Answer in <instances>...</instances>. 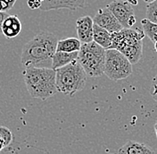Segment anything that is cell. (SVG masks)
<instances>
[{
  "mask_svg": "<svg viewBox=\"0 0 157 154\" xmlns=\"http://www.w3.org/2000/svg\"><path fill=\"white\" fill-rule=\"evenodd\" d=\"M9 14L6 12H0V35L2 34V25L5 19L8 16Z\"/></svg>",
  "mask_w": 157,
  "mask_h": 154,
  "instance_id": "cell-22",
  "label": "cell"
},
{
  "mask_svg": "<svg viewBox=\"0 0 157 154\" xmlns=\"http://www.w3.org/2000/svg\"><path fill=\"white\" fill-rule=\"evenodd\" d=\"M93 41L106 50L110 49L112 47V33L94 23Z\"/></svg>",
  "mask_w": 157,
  "mask_h": 154,
  "instance_id": "cell-14",
  "label": "cell"
},
{
  "mask_svg": "<svg viewBox=\"0 0 157 154\" xmlns=\"http://www.w3.org/2000/svg\"><path fill=\"white\" fill-rule=\"evenodd\" d=\"M23 78L32 98L45 101L58 92L56 83V69L52 68H26L23 71Z\"/></svg>",
  "mask_w": 157,
  "mask_h": 154,
  "instance_id": "cell-2",
  "label": "cell"
},
{
  "mask_svg": "<svg viewBox=\"0 0 157 154\" xmlns=\"http://www.w3.org/2000/svg\"><path fill=\"white\" fill-rule=\"evenodd\" d=\"M93 19L88 16H82L76 21V31L78 40L84 44L93 41Z\"/></svg>",
  "mask_w": 157,
  "mask_h": 154,
  "instance_id": "cell-10",
  "label": "cell"
},
{
  "mask_svg": "<svg viewBox=\"0 0 157 154\" xmlns=\"http://www.w3.org/2000/svg\"><path fill=\"white\" fill-rule=\"evenodd\" d=\"M58 39L48 31H39L21 51V62L26 68H51L52 59L56 52Z\"/></svg>",
  "mask_w": 157,
  "mask_h": 154,
  "instance_id": "cell-1",
  "label": "cell"
},
{
  "mask_svg": "<svg viewBox=\"0 0 157 154\" xmlns=\"http://www.w3.org/2000/svg\"><path fill=\"white\" fill-rule=\"evenodd\" d=\"M118 154H155V152L153 148L143 143L128 141L119 149Z\"/></svg>",
  "mask_w": 157,
  "mask_h": 154,
  "instance_id": "cell-12",
  "label": "cell"
},
{
  "mask_svg": "<svg viewBox=\"0 0 157 154\" xmlns=\"http://www.w3.org/2000/svg\"><path fill=\"white\" fill-rule=\"evenodd\" d=\"M93 21L95 24L105 29L110 33L118 32L123 29L122 25L119 22L113 13L108 9L107 6L98 10L93 18Z\"/></svg>",
  "mask_w": 157,
  "mask_h": 154,
  "instance_id": "cell-8",
  "label": "cell"
},
{
  "mask_svg": "<svg viewBox=\"0 0 157 154\" xmlns=\"http://www.w3.org/2000/svg\"><path fill=\"white\" fill-rule=\"evenodd\" d=\"M141 25L143 28V31L150 40L154 43L157 41V24L150 21L148 19H143L141 21Z\"/></svg>",
  "mask_w": 157,
  "mask_h": 154,
  "instance_id": "cell-16",
  "label": "cell"
},
{
  "mask_svg": "<svg viewBox=\"0 0 157 154\" xmlns=\"http://www.w3.org/2000/svg\"><path fill=\"white\" fill-rule=\"evenodd\" d=\"M82 43L76 38H68V39L58 40L56 51L58 52H66V53H74L78 52L81 47Z\"/></svg>",
  "mask_w": 157,
  "mask_h": 154,
  "instance_id": "cell-15",
  "label": "cell"
},
{
  "mask_svg": "<svg viewBox=\"0 0 157 154\" xmlns=\"http://www.w3.org/2000/svg\"><path fill=\"white\" fill-rule=\"evenodd\" d=\"M146 37L143 29L123 28L112 33V47L121 52L131 64H137L143 57V39Z\"/></svg>",
  "mask_w": 157,
  "mask_h": 154,
  "instance_id": "cell-3",
  "label": "cell"
},
{
  "mask_svg": "<svg viewBox=\"0 0 157 154\" xmlns=\"http://www.w3.org/2000/svg\"><path fill=\"white\" fill-rule=\"evenodd\" d=\"M16 0H0V12H7L12 9Z\"/></svg>",
  "mask_w": 157,
  "mask_h": 154,
  "instance_id": "cell-19",
  "label": "cell"
},
{
  "mask_svg": "<svg viewBox=\"0 0 157 154\" xmlns=\"http://www.w3.org/2000/svg\"><path fill=\"white\" fill-rule=\"evenodd\" d=\"M78 52L74 53H66V52H58L56 51L52 59V66L53 69H57L59 68L66 66L70 63L78 61Z\"/></svg>",
  "mask_w": 157,
  "mask_h": 154,
  "instance_id": "cell-13",
  "label": "cell"
},
{
  "mask_svg": "<svg viewBox=\"0 0 157 154\" xmlns=\"http://www.w3.org/2000/svg\"><path fill=\"white\" fill-rule=\"evenodd\" d=\"M42 11L68 9L71 11L83 8L86 0H40Z\"/></svg>",
  "mask_w": 157,
  "mask_h": 154,
  "instance_id": "cell-9",
  "label": "cell"
},
{
  "mask_svg": "<svg viewBox=\"0 0 157 154\" xmlns=\"http://www.w3.org/2000/svg\"><path fill=\"white\" fill-rule=\"evenodd\" d=\"M0 135L1 137L3 138L4 142H5V145L6 147L8 146L11 144L12 140H13V135L12 133L7 127H5V126H0Z\"/></svg>",
  "mask_w": 157,
  "mask_h": 154,
  "instance_id": "cell-18",
  "label": "cell"
},
{
  "mask_svg": "<svg viewBox=\"0 0 157 154\" xmlns=\"http://www.w3.org/2000/svg\"><path fill=\"white\" fill-rule=\"evenodd\" d=\"M151 95L153 98L155 99V101L157 103V76L154 77L153 82H152V92Z\"/></svg>",
  "mask_w": 157,
  "mask_h": 154,
  "instance_id": "cell-21",
  "label": "cell"
},
{
  "mask_svg": "<svg viewBox=\"0 0 157 154\" xmlns=\"http://www.w3.org/2000/svg\"><path fill=\"white\" fill-rule=\"evenodd\" d=\"M104 74L112 80L127 78L132 74V64L118 50L107 49L105 53Z\"/></svg>",
  "mask_w": 157,
  "mask_h": 154,
  "instance_id": "cell-6",
  "label": "cell"
},
{
  "mask_svg": "<svg viewBox=\"0 0 157 154\" xmlns=\"http://www.w3.org/2000/svg\"><path fill=\"white\" fill-rule=\"evenodd\" d=\"M87 74L78 61L56 69V83L59 93L73 96L86 85Z\"/></svg>",
  "mask_w": 157,
  "mask_h": 154,
  "instance_id": "cell-4",
  "label": "cell"
},
{
  "mask_svg": "<svg viewBox=\"0 0 157 154\" xmlns=\"http://www.w3.org/2000/svg\"><path fill=\"white\" fill-rule=\"evenodd\" d=\"M21 31V23L20 19L13 14H9L3 22L2 34L6 39H13L19 36Z\"/></svg>",
  "mask_w": 157,
  "mask_h": 154,
  "instance_id": "cell-11",
  "label": "cell"
},
{
  "mask_svg": "<svg viewBox=\"0 0 157 154\" xmlns=\"http://www.w3.org/2000/svg\"><path fill=\"white\" fill-rule=\"evenodd\" d=\"M123 28H131L137 21L134 10L127 0H114L107 6Z\"/></svg>",
  "mask_w": 157,
  "mask_h": 154,
  "instance_id": "cell-7",
  "label": "cell"
},
{
  "mask_svg": "<svg viewBox=\"0 0 157 154\" xmlns=\"http://www.w3.org/2000/svg\"><path fill=\"white\" fill-rule=\"evenodd\" d=\"M143 1H145V2H146V3H147V4H150V3L154 2L155 0H143Z\"/></svg>",
  "mask_w": 157,
  "mask_h": 154,
  "instance_id": "cell-25",
  "label": "cell"
},
{
  "mask_svg": "<svg viewBox=\"0 0 157 154\" xmlns=\"http://www.w3.org/2000/svg\"><path fill=\"white\" fill-rule=\"evenodd\" d=\"M106 154H113V153H106Z\"/></svg>",
  "mask_w": 157,
  "mask_h": 154,
  "instance_id": "cell-28",
  "label": "cell"
},
{
  "mask_svg": "<svg viewBox=\"0 0 157 154\" xmlns=\"http://www.w3.org/2000/svg\"><path fill=\"white\" fill-rule=\"evenodd\" d=\"M147 19L157 24V5L155 2L147 4Z\"/></svg>",
  "mask_w": 157,
  "mask_h": 154,
  "instance_id": "cell-17",
  "label": "cell"
},
{
  "mask_svg": "<svg viewBox=\"0 0 157 154\" xmlns=\"http://www.w3.org/2000/svg\"><path fill=\"white\" fill-rule=\"evenodd\" d=\"M6 147V145H5V142H4V140H3V138L1 137V135H0V151H2L4 148Z\"/></svg>",
  "mask_w": 157,
  "mask_h": 154,
  "instance_id": "cell-23",
  "label": "cell"
},
{
  "mask_svg": "<svg viewBox=\"0 0 157 154\" xmlns=\"http://www.w3.org/2000/svg\"><path fill=\"white\" fill-rule=\"evenodd\" d=\"M155 135H156V139H157V121L155 124Z\"/></svg>",
  "mask_w": 157,
  "mask_h": 154,
  "instance_id": "cell-24",
  "label": "cell"
},
{
  "mask_svg": "<svg viewBox=\"0 0 157 154\" xmlns=\"http://www.w3.org/2000/svg\"><path fill=\"white\" fill-rule=\"evenodd\" d=\"M106 49L96 42L84 43L78 51V62L84 69L88 77H101L105 71Z\"/></svg>",
  "mask_w": 157,
  "mask_h": 154,
  "instance_id": "cell-5",
  "label": "cell"
},
{
  "mask_svg": "<svg viewBox=\"0 0 157 154\" xmlns=\"http://www.w3.org/2000/svg\"><path fill=\"white\" fill-rule=\"evenodd\" d=\"M154 44H155V52L157 53V41L156 42H155Z\"/></svg>",
  "mask_w": 157,
  "mask_h": 154,
  "instance_id": "cell-26",
  "label": "cell"
},
{
  "mask_svg": "<svg viewBox=\"0 0 157 154\" xmlns=\"http://www.w3.org/2000/svg\"><path fill=\"white\" fill-rule=\"evenodd\" d=\"M27 4H28V6L31 10L40 9V7H41V1L40 0H28Z\"/></svg>",
  "mask_w": 157,
  "mask_h": 154,
  "instance_id": "cell-20",
  "label": "cell"
},
{
  "mask_svg": "<svg viewBox=\"0 0 157 154\" xmlns=\"http://www.w3.org/2000/svg\"><path fill=\"white\" fill-rule=\"evenodd\" d=\"M154 2H155V4H156V5H157V0H155Z\"/></svg>",
  "mask_w": 157,
  "mask_h": 154,
  "instance_id": "cell-27",
  "label": "cell"
}]
</instances>
